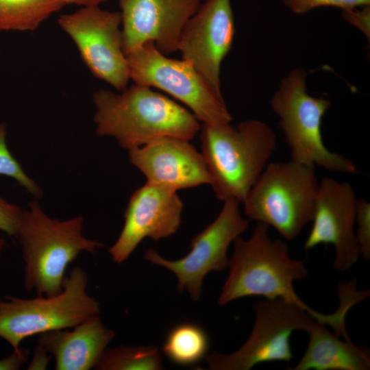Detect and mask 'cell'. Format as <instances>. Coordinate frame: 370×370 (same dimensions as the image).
<instances>
[{
	"instance_id": "6da1fadb",
	"label": "cell",
	"mask_w": 370,
	"mask_h": 370,
	"mask_svg": "<svg viewBox=\"0 0 370 370\" xmlns=\"http://www.w3.org/2000/svg\"><path fill=\"white\" fill-rule=\"evenodd\" d=\"M269 227L258 223L248 239L239 236L234 241L229 274L219 304L247 297L280 299L305 309L316 321L334 327L338 320L336 312H317L296 293L294 283L307 277L308 269L303 261L291 257L286 242L270 237Z\"/></svg>"
},
{
	"instance_id": "7a4b0ae2",
	"label": "cell",
	"mask_w": 370,
	"mask_h": 370,
	"mask_svg": "<svg viewBox=\"0 0 370 370\" xmlns=\"http://www.w3.org/2000/svg\"><path fill=\"white\" fill-rule=\"evenodd\" d=\"M92 102L96 134L127 151L164 136L190 140L201 128L188 109L146 86L134 84L119 93L99 89Z\"/></svg>"
},
{
	"instance_id": "3957f363",
	"label": "cell",
	"mask_w": 370,
	"mask_h": 370,
	"mask_svg": "<svg viewBox=\"0 0 370 370\" xmlns=\"http://www.w3.org/2000/svg\"><path fill=\"white\" fill-rule=\"evenodd\" d=\"M200 130L201 153L216 197L243 204L275 149V133L257 119L236 127L230 123L202 124Z\"/></svg>"
},
{
	"instance_id": "277c9868",
	"label": "cell",
	"mask_w": 370,
	"mask_h": 370,
	"mask_svg": "<svg viewBox=\"0 0 370 370\" xmlns=\"http://www.w3.org/2000/svg\"><path fill=\"white\" fill-rule=\"evenodd\" d=\"M84 219L59 220L48 216L36 199L23 209L16 238L24 261V288L37 295L60 293L70 263L84 251L95 254L103 247L83 234Z\"/></svg>"
},
{
	"instance_id": "5b68a950",
	"label": "cell",
	"mask_w": 370,
	"mask_h": 370,
	"mask_svg": "<svg viewBox=\"0 0 370 370\" xmlns=\"http://www.w3.org/2000/svg\"><path fill=\"white\" fill-rule=\"evenodd\" d=\"M319 184L315 167L269 162L243 203L245 214L294 240L312 221Z\"/></svg>"
},
{
	"instance_id": "8992f818",
	"label": "cell",
	"mask_w": 370,
	"mask_h": 370,
	"mask_svg": "<svg viewBox=\"0 0 370 370\" xmlns=\"http://www.w3.org/2000/svg\"><path fill=\"white\" fill-rule=\"evenodd\" d=\"M88 282L86 272L76 266L58 294L32 299L5 296L0 300V338L17 351L28 337L72 328L99 315L100 304L88 293Z\"/></svg>"
},
{
	"instance_id": "52a82bcc",
	"label": "cell",
	"mask_w": 370,
	"mask_h": 370,
	"mask_svg": "<svg viewBox=\"0 0 370 370\" xmlns=\"http://www.w3.org/2000/svg\"><path fill=\"white\" fill-rule=\"evenodd\" d=\"M271 106L279 117L292 160L333 172L358 173L353 161L324 145L321 123L330 101L307 92L303 69H295L282 79Z\"/></svg>"
},
{
	"instance_id": "ba28073f",
	"label": "cell",
	"mask_w": 370,
	"mask_h": 370,
	"mask_svg": "<svg viewBox=\"0 0 370 370\" xmlns=\"http://www.w3.org/2000/svg\"><path fill=\"white\" fill-rule=\"evenodd\" d=\"M134 84L166 92L184 103L202 124L230 123L232 116L217 92L188 61L173 59L147 42L126 55Z\"/></svg>"
},
{
	"instance_id": "9c48e42d",
	"label": "cell",
	"mask_w": 370,
	"mask_h": 370,
	"mask_svg": "<svg viewBox=\"0 0 370 370\" xmlns=\"http://www.w3.org/2000/svg\"><path fill=\"white\" fill-rule=\"evenodd\" d=\"M255 321L245 343L236 352H214L206 356L208 369L249 370L265 362H289L291 337L307 332L315 319L305 309L280 299H262L254 305Z\"/></svg>"
},
{
	"instance_id": "30bf717a",
	"label": "cell",
	"mask_w": 370,
	"mask_h": 370,
	"mask_svg": "<svg viewBox=\"0 0 370 370\" xmlns=\"http://www.w3.org/2000/svg\"><path fill=\"white\" fill-rule=\"evenodd\" d=\"M58 23L73 41L92 75L119 92L127 87L130 79L120 11L81 6L60 15Z\"/></svg>"
},
{
	"instance_id": "8fae6325",
	"label": "cell",
	"mask_w": 370,
	"mask_h": 370,
	"mask_svg": "<svg viewBox=\"0 0 370 370\" xmlns=\"http://www.w3.org/2000/svg\"><path fill=\"white\" fill-rule=\"evenodd\" d=\"M240 203L223 201L217 217L191 240V249L184 257L167 260L155 249H149L145 258L149 262L172 271L177 278L180 291L186 290L197 301L201 294L204 278L211 271H222L228 267L227 249L232 243L249 227V220L241 214Z\"/></svg>"
},
{
	"instance_id": "7c38bea8",
	"label": "cell",
	"mask_w": 370,
	"mask_h": 370,
	"mask_svg": "<svg viewBox=\"0 0 370 370\" xmlns=\"http://www.w3.org/2000/svg\"><path fill=\"white\" fill-rule=\"evenodd\" d=\"M358 198L352 186L331 177L319 184L312 226L304 248L308 251L321 244L334 249L332 268L345 271L356 263L360 251L355 233Z\"/></svg>"
},
{
	"instance_id": "4fadbf2b",
	"label": "cell",
	"mask_w": 370,
	"mask_h": 370,
	"mask_svg": "<svg viewBox=\"0 0 370 370\" xmlns=\"http://www.w3.org/2000/svg\"><path fill=\"white\" fill-rule=\"evenodd\" d=\"M182 209L177 190L146 182L130 197L121 232L108 249L112 260L124 262L145 238L157 241L176 233Z\"/></svg>"
},
{
	"instance_id": "5bb4252c",
	"label": "cell",
	"mask_w": 370,
	"mask_h": 370,
	"mask_svg": "<svg viewBox=\"0 0 370 370\" xmlns=\"http://www.w3.org/2000/svg\"><path fill=\"white\" fill-rule=\"evenodd\" d=\"M235 23L231 0H206L186 23L178 44L189 62L218 92L220 69L231 49Z\"/></svg>"
},
{
	"instance_id": "9a60e30c",
	"label": "cell",
	"mask_w": 370,
	"mask_h": 370,
	"mask_svg": "<svg viewBox=\"0 0 370 370\" xmlns=\"http://www.w3.org/2000/svg\"><path fill=\"white\" fill-rule=\"evenodd\" d=\"M202 0H119L125 56L147 42L164 55L177 51L182 32Z\"/></svg>"
},
{
	"instance_id": "2e32d148",
	"label": "cell",
	"mask_w": 370,
	"mask_h": 370,
	"mask_svg": "<svg viewBox=\"0 0 370 370\" xmlns=\"http://www.w3.org/2000/svg\"><path fill=\"white\" fill-rule=\"evenodd\" d=\"M128 156L149 183L177 191L211 182L202 153L184 138H158L128 150Z\"/></svg>"
},
{
	"instance_id": "e0dca14e",
	"label": "cell",
	"mask_w": 370,
	"mask_h": 370,
	"mask_svg": "<svg viewBox=\"0 0 370 370\" xmlns=\"http://www.w3.org/2000/svg\"><path fill=\"white\" fill-rule=\"evenodd\" d=\"M114 336L97 315L72 328L38 334V345L53 357L56 370H89Z\"/></svg>"
},
{
	"instance_id": "ac0fdd59",
	"label": "cell",
	"mask_w": 370,
	"mask_h": 370,
	"mask_svg": "<svg viewBox=\"0 0 370 370\" xmlns=\"http://www.w3.org/2000/svg\"><path fill=\"white\" fill-rule=\"evenodd\" d=\"M304 354L289 370H369L367 349L357 346L330 331L325 324L314 321L310 329Z\"/></svg>"
},
{
	"instance_id": "d6986e66",
	"label": "cell",
	"mask_w": 370,
	"mask_h": 370,
	"mask_svg": "<svg viewBox=\"0 0 370 370\" xmlns=\"http://www.w3.org/2000/svg\"><path fill=\"white\" fill-rule=\"evenodd\" d=\"M66 0H0V32L36 29Z\"/></svg>"
},
{
	"instance_id": "ffe728a7",
	"label": "cell",
	"mask_w": 370,
	"mask_h": 370,
	"mask_svg": "<svg viewBox=\"0 0 370 370\" xmlns=\"http://www.w3.org/2000/svg\"><path fill=\"white\" fill-rule=\"evenodd\" d=\"M209 338L204 328L193 323H182L172 328L162 345L167 358L180 366H190L206 356Z\"/></svg>"
},
{
	"instance_id": "44dd1931",
	"label": "cell",
	"mask_w": 370,
	"mask_h": 370,
	"mask_svg": "<svg viewBox=\"0 0 370 370\" xmlns=\"http://www.w3.org/2000/svg\"><path fill=\"white\" fill-rule=\"evenodd\" d=\"M97 370H160L163 369L155 346H124L106 348L98 360Z\"/></svg>"
},
{
	"instance_id": "7402d4cb",
	"label": "cell",
	"mask_w": 370,
	"mask_h": 370,
	"mask_svg": "<svg viewBox=\"0 0 370 370\" xmlns=\"http://www.w3.org/2000/svg\"><path fill=\"white\" fill-rule=\"evenodd\" d=\"M7 124L0 123V175L15 180L36 199L42 197L40 186L23 170L21 164L13 156L6 143Z\"/></svg>"
},
{
	"instance_id": "603a6c76",
	"label": "cell",
	"mask_w": 370,
	"mask_h": 370,
	"mask_svg": "<svg viewBox=\"0 0 370 370\" xmlns=\"http://www.w3.org/2000/svg\"><path fill=\"white\" fill-rule=\"evenodd\" d=\"M355 225L356 236L360 256L370 259V204L364 198H358Z\"/></svg>"
},
{
	"instance_id": "cb8c5ba5",
	"label": "cell",
	"mask_w": 370,
	"mask_h": 370,
	"mask_svg": "<svg viewBox=\"0 0 370 370\" xmlns=\"http://www.w3.org/2000/svg\"><path fill=\"white\" fill-rule=\"evenodd\" d=\"M295 14H305L320 7H335L343 10L370 5V0H282Z\"/></svg>"
},
{
	"instance_id": "d4e9b609",
	"label": "cell",
	"mask_w": 370,
	"mask_h": 370,
	"mask_svg": "<svg viewBox=\"0 0 370 370\" xmlns=\"http://www.w3.org/2000/svg\"><path fill=\"white\" fill-rule=\"evenodd\" d=\"M23 209L0 197V230L16 238Z\"/></svg>"
},
{
	"instance_id": "484cf974",
	"label": "cell",
	"mask_w": 370,
	"mask_h": 370,
	"mask_svg": "<svg viewBox=\"0 0 370 370\" xmlns=\"http://www.w3.org/2000/svg\"><path fill=\"white\" fill-rule=\"evenodd\" d=\"M361 10L356 8L343 10V16L349 23L358 27L367 36H369V5L362 6Z\"/></svg>"
},
{
	"instance_id": "4316f807",
	"label": "cell",
	"mask_w": 370,
	"mask_h": 370,
	"mask_svg": "<svg viewBox=\"0 0 370 370\" xmlns=\"http://www.w3.org/2000/svg\"><path fill=\"white\" fill-rule=\"evenodd\" d=\"M30 353L27 349L21 347L9 356L0 359V370H18L28 360Z\"/></svg>"
},
{
	"instance_id": "83f0119b",
	"label": "cell",
	"mask_w": 370,
	"mask_h": 370,
	"mask_svg": "<svg viewBox=\"0 0 370 370\" xmlns=\"http://www.w3.org/2000/svg\"><path fill=\"white\" fill-rule=\"evenodd\" d=\"M51 358V356L42 347L37 345L27 369H45Z\"/></svg>"
},
{
	"instance_id": "f1b7e54d",
	"label": "cell",
	"mask_w": 370,
	"mask_h": 370,
	"mask_svg": "<svg viewBox=\"0 0 370 370\" xmlns=\"http://www.w3.org/2000/svg\"><path fill=\"white\" fill-rule=\"evenodd\" d=\"M106 0H66L67 5L81 6H97Z\"/></svg>"
},
{
	"instance_id": "f546056e",
	"label": "cell",
	"mask_w": 370,
	"mask_h": 370,
	"mask_svg": "<svg viewBox=\"0 0 370 370\" xmlns=\"http://www.w3.org/2000/svg\"><path fill=\"white\" fill-rule=\"evenodd\" d=\"M4 246H5V241L3 238L0 237V256H1V254Z\"/></svg>"
}]
</instances>
